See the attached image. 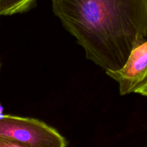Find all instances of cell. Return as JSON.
Returning a JSON list of instances; mask_svg holds the SVG:
<instances>
[{"label": "cell", "mask_w": 147, "mask_h": 147, "mask_svg": "<svg viewBox=\"0 0 147 147\" xmlns=\"http://www.w3.org/2000/svg\"><path fill=\"white\" fill-rule=\"evenodd\" d=\"M53 11L105 71L122 68L147 38V0H51Z\"/></svg>", "instance_id": "obj_1"}, {"label": "cell", "mask_w": 147, "mask_h": 147, "mask_svg": "<svg viewBox=\"0 0 147 147\" xmlns=\"http://www.w3.org/2000/svg\"><path fill=\"white\" fill-rule=\"evenodd\" d=\"M0 137L28 147H66L67 141L54 128L33 118L4 115L0 117Z\"/></svg>", "instance_id": "obj_2"}, {"label": "cell", "mask_w": 147, "mask_h": 147, "mask_svg": "<svg viewBox=\"0 0 147 147\" xmlns=\"http://www.w3.org/2000/svg\"><path fill=\"white\" fill-rule=\"evenodd\" d=\"M105 73L118 82L121 96L136 93L147 83V38L133 49L122 68Z\"/></svg>", "instance_id": "obj_3"}, {"label": "cell", "mask_w": 147, "mask_h": 147, "mask_svg": "<svg viewBox=\"0 0 147 147\" xmlns=\"http://www.w3.org/2000/svg\"><path fill=\"white\" fill-rule=\"evenodd\" d=\"M36 0H0V16L23 13L33 8Z\"/></svg>", "instance_id": "obj_4"}, {"label": "cell", "mask_w": 147, "mask_h": 147, "mask_svg": "<svg viewBox=\"0 0 147 147\" xmlns=\"http://www.w3.org/2000/svg\"><path fill=\"white\" fill-rule=\"evenodd\" d=\"M0 147H28L10 139L0 137Z\"/></svg>", "instance_id": "obj_5"}, {"label": "cell", "mask_w": 147, "mask_h": 147, "mask_svg": "<svg viewBox=\"0 0 147 147\" xmlns=\"http://www.w3.org/2000/svg\"><path fill=\"white\" fill-rule=\"evenodd\" d=\"M136 93L143 95V96H147V83L144 85V86H142L141 88H140L137 90Z\"/></svg>", "instance_id": "obj_6"}, {"label": "cell", "mask_w": 147, "mask_h": 147, "mask_svg": "<svg viewBox=\"0 0 147 147\" xmlns=\"http://www.w3.org/2000/svg\"><path fill=\"white\" fill-rule=\"evenodd\" d=\"M3 107L1 106V105L0 104V117H1V116H4V114H3Z\"/></svg>", "instance_id": "obj_7"}]
</instances>
